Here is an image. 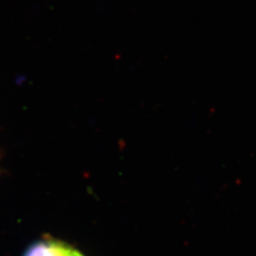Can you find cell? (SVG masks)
Segmentation results:
<instances>
[{
  "mask_svg": "<svg viewBox=\"0 0 256 256\" xmlns=\"http://www.w3.org/2000/svg\"><path fill=\"white\" fill-rule=\"evenodd\" d=\"M24 256H84L74 248L54 240H42L32 244Z\"/></svg>",
  "mask_w": 256,
  "mask_h": 256,
  "instance_id": "1",
  "label": "cell"
}]
</instances>
